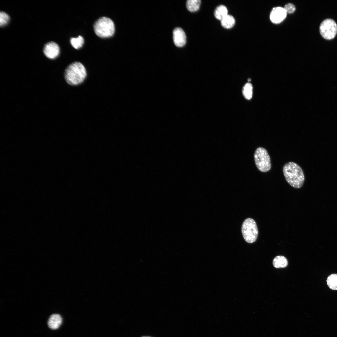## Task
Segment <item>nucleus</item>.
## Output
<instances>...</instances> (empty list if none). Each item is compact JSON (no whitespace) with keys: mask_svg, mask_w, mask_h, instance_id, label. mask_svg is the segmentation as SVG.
<instances>
[{"mask_svg":"<svg viewBox=\"0 0 337 337\" xmlns=\"http://www.w3.org/2000/svg\"><path fill=\"white\" fill-rule=\"evenodd\" d=\"M60 50L59 46L56 43L51 42L45 45L43 51L47 57L51 59H54L59 55Z\"/></svg>","mask_w":337,"mask_h":337,"instance_id":"0eeeda50","label":"nucleus"},{"mask_svg":"<svg viewBox=\"0 0 337 337\" xmlns=\"http://www.w3.org/2000/svg\"><path fill=\"white\" fill-rule=\"evenodd\" d=\"M283 172L286 180L291 186L296 188L302 186L305 176L302 169L297 164L292 162L286 163L283 167Z\"/></svg>","mask_w":337,"mask_h":337,"instance_id":"f257e3e1","label":"nucleus"},{"mask_svg":"<svg viewBox=\"0 0 337 337\" xmlns=\"http://www.w3.org/2000/svg\"><path fill=\"white\" fill-rule=\"evenodd\" d=\"M10 20L9 16L3 12H0V26L3 27L6 25Z\"/></svg>","mask_w":337,"mask_h":337,"instance_id":"a211bd4d","label":"nucleus"},{"mask_svg":"<svg viewBox=\"0 0 337 337\" xmlns=\"http://www.w3.org/2000/svg\"><path fill=\"white\" fill-rule=\"evenodd\" d=\"M242 93L244 97L247 100H250L252 97V84L247 83L245 85L242 89Z\"/></svg>","mask_w":337,"mask_h":337,"instance_id":"f3484780","label":"nucleus"},{"mask_svg":"<svg viewBox=\"0 0 337 337\" xmlns=\"http://www.w3.org/2000/svg\"><path fill=\"white\" fill-rule=\"evenodd\" d=\"M287 259L282 256H278L274 259L273 264L274 266L277 268L286 267L288 265Z\"/></svg>","mask_w":337,"mask_h":337,"instance_id":"9b49d317","label":"nucleus"},{"mask_svg":"<svg viewBox=\"0 0 337 337\" xmlns=\"http://www.w3.org/2000/svg\"><path fill=\"white\" fill-rule=\"evenodd\" d=\"M173 41L178 47H182L186 42V36L183 30L180 27L175 28L173 32Z\"/></svg>","mask_w":337,"mask_h":337,"instance_id":"1a4fd4ad","label":"nucleus"},{"mask_svg":"<svg viewBox=\"0 0 337 337\" xmlns=\"http://www.w3.org/2000/svg\"><path fill=\"white\" fill-rule=\"evenodd\" d=\"M93 27L95 34L101 38L113 36L115 31L114 22L110 18L106 17H101L96 20Z\"/></svg>","mask_w":337,"mask_h":337,"instance_id":"7ed1b4c3","label":"nucleus"},{"mask_svg":"<svg viewBox=\"0 0 337 337\" xmlns=\"http://www.w3.org/2000/svg\"><path fill=\"white\" fill-rule=\"evenodd\" d=\"M227 13L228 10L226 7L223 5H220L216 8L214 16L217 19L221 20L228 15Z\"/></svg>","mask_w":337,"mask_h":337,"instance_id":"ddd939ff","label":"nucleus"},{"mask_svg":"<svg viewBox=\"0 0 337 337\" xmlns=\"http://www.w3.org/2000/svg\"><path fill=\"white\" fill-rule=\"evenodd\" d=\"M327 283L329 288L333 290H337V274L330 275L327 279Z\"/></svg>","mask_w":337,"mask_h":337,"instance_id":"dca6fc26","label":"nucleus"},{"mask_svg":"<svg viewBox=\"0 0 337 337\" xmlns=\"http://www.w3.org/2000/svg\"><path fill=\"white\" fill-rule=\"evenodd\" d=\"M62 323V318L61 315L57 313L51 315L48 318L47 325L50 330H56L58 329Z\"/></svg>","mask_w":337,"mask_h":337,"instance_id":"9d476101","label":"nucleus"},{"mask_svg":"<svg viewBox=\"0 0 337 337\" xmlns=\"http://www.w3.org/2000/svg\"><path fill=\"white\" fill-rule=\"evenodd\" d=\"M320 32L324 38L327 40L332 39L335 37L337 33V24L332 19H325L320 25Z\"/></svg>","mask_w":337,"mask_h":337,"instance_id":"423d86ee","label":"nucleus"},{"mask_svg":"<svg viewBox=\"0 0 337 337\" xmlns=\"http://www.w3.org/2000/svg\"><path fill=\"white\" fill-rule=\"evenodd\" d=\"M254 159L256 165L260 171L266 172L270 170V158L265 149L262 147L257 148L254 153Z\"/></svg>","mask_w":337,"mask_h":337,"instance_id":"39448f33","label":"nucleus"},{"mask_svg":"<svg viewBox=\"0 0 337 337\" xmlns=\"http://www.w3.org/2000/svg\"><path fill=\"white\" fill-rule=\"evenodd\" d=\"M150 337V336H142V337Z\"/></svg>","mask_w":337,"mask_h":337,"instance_id":"aec40b11","label":"nucleus"},{"mask_svg":"<svg viewBox=\"0 0 337 337\" xmlns=\"http://www.w3.org/2000/svg\"><path fill=\"white\" fill-rule=\"evenodd\" d=\"M287 13L284 8L277 7L273 8L270 14V19L274 23L282 22L286 17Z\"/></svg>","mask_w":337,"mask_h":337,"instance_id":"6e6552de","label":"nucleus"},{"mask_svg":"<svg viewBox=\"0 0 337 337\" xmlns=\"http://www.w3.org/2000/svg\"><path fill=\"white\" fill-rule=\"evenodd\" d=\"M221 25L223 27L229 29L234 25L235 20L232 15H227L221 20Z\"/></svg>","mask_w":337,"mask_h":337,"instance_id":"f8f14e48","label":"nucleus"},{"mask_svg":"<svg viewBox=\"0 0 337 337\" xmlns=\"http://www.w3.org/2000/svg\"><path fill=\"white\" fill-rule=\"evenodd\" d=\"M64 78L69 85H80L85 80L87 76L86 69L80 62L75 61L67 66L64 72Z\"/></svg>","mask_w":337,"mask_h":337,"instance_id":"f03ea898","label":"nucleus"},{"mask_svg":"<svg viewBox=\"0 0 337 337\" xmlns=\"http://www.w3.org/2000/svg\"><path fill=\"white\" fill-rule=\"evenodd\" d=\"M241 231L243 237L247 242L252 243L256 241L258 231L253 219L250 218L246 219L242 224Z\"/></svg>","mask_w":337,"mask_h":337,"instance_id":"20e7f679","label":"nucleus"},{"mask_svg":"<svg viewBox=\"0 0 337 337\" xmlns=\"http://www.w3.org/2000/svg\"><path fill=\"white\" fill-rule=\"evenodd\" d=\"M200 0H188L186 2V7L188 11L194 12L198 10L200 6Z\"/></svg>","mask_w":337,"mask_h":337,"instance_id":"4468645a","label":"nucleus"},{"mask_svg":"<svg viewBox=\"0 0 337 337\" xmlns=\"http://www.w3.org/2000/svg\"><path fill=\"white\" fill-rule=\"evenodd\" d=\"M284 8L287 13L290 14L293 13L295 10V5L291 3H288L286 4Z\"/></svg>","mask_w":337,"mask_h":337,"instance_id":"6ab92c4d","label":"nucleus"},{"mask_svg":"<svg viewBox=\"0 0 337 337\" xmlns=\"http://www.w3.org/2000/svg\"><path fill=\"white\" fill-rule=\"evenodd\" d=\"M248 81L249 82L250 81H251V79H248Z\"/></svg>","mask_w":337,"mask_h":337,"instance_id":"412c9836","label":"nucleus"},{"mask_svg":"<svg viewBox=\"0 0 337 337\" xmlns=\"http://www.w3.org/2000/svg\"><path fill=\"white\" fill-rule=\"evenodd\" d=\"M70 42L72 46L75 48L78 49L81 47L84 43L83 38L81 36H79L76 38L71 37Z\"/></svg>","mask_w":337,"mask_h":337,"instance_id":"2eb2a0df","label":"nucleus"}]
</instances>
